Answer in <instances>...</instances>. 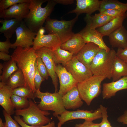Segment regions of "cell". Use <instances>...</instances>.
I'll return each mask as SVG.
<instances>
[{
    "label": "cell",
    "instance_id": "19",
    "mask_svg": "<svg viewBox=\"0 0 127 127\" xmlns=\"http://www.w3.org/2000/svg\"><path fill=\"white\" fill-rule=\"evenodd\" d=\"M101 0H76V7L67 14L75 13L77 15L82 13L91 15L97 11H99Z\"/></svg>",
    "mask_w": 127,
    "mask_h": 127
},
{
    "label": "cell",
    "instance_id": "23",
    "mask_svg": "<svg viewBox=\"0 0 127 127\" xmlns=\"http://www.w3.org/2000/svg\"><path fill=\"white\" fill-rule=\"evenodd\" d=\"M115 17L101 14H95L94 15L86 14L84 20L86 26L90 28L96 29L106 24Z\"/></svg>",
    "mask_w": 127,
    "mask_h": 127
},
{
    "label": "cell",
    "instance_id": "2",
    "mask_svg": "<svg viewBox=\"0 0 127 127\" xmlns=\"http://www.w3.org/2000/svg\"><path fill=\"white\" fill-rule=\"evenodd\" d=\"M57 4L54 0H30V12L24 22L33 32L37 33Z\"/></svg>",
    "mask_w": 127,
    "mask_h": 127
},
{
    "label": "cell",
    "instance_id": "5",
    "mask_svg": "<svg viewBox=\"0 0 127 127\" xmlns=\"http://www.w3.org/2000/svg\"><path fill=\"white\" fill-rule=\"evenodd\" d=\"M79 16L69 21L59 20L48 17L46 20L44 28L48 34L55 35L61 44L70 39L74 34L72 29L77 20Z\"/></svg>",
    "mask_w": 127,
    "mask_h": 127
},
{
    "label": "cell",
    "instance_id": "13",
    "mask_svg": "<svg viewBox=\"0 0 127 127\" xmlns=\"http://www.w3.org/2000/svg\"><path fill=\"white\" fill-rule=\"evenodd\" d=\"M45 31L44 27H43L37 33L33 40L32 47L35 50L45 47L53 51L60 46V41L55 35L50 34L44 35Z\"/></svg>",
    "mask_w": 127,
    "mask_h": 127
},
{
    "label": "cell",
    "instance_id": "8",
    "mask_svg": "<svg viewBox=\"0 0 127 127\" xmlns=\"http://www.w3.org/2000/svg\"><path fill=\"white\" fill-rule=\"evenodd\" d=\"M57 117L63 125L68 121L77 119L93 121L101 118L102 114L99 107L93 112L91 111L79 109L74 111L66 110Z\"/></svg>",
    "mask_w": 127,
    "mask_h": 127
},
{
    "label": "cell",
    "instance_id": "18",
    "mask_svg": "<svg viewBox=\"0 0 127 127\" xmlns=\"http://www.w3.org/2000/svg\"><path fill=\"white\" fill-rule=\"evenodd\" d=\"M13 89L5 83L0 82V105L11 115L15 113V108L11 97Z\"/></svg>",
    "mask_w": 127,
    "mask_h": 127
},
{
    "label": "cell",
    "instance_id": "34",
    "mask_svg": "<svg viewBox=\"0 0 127 127\" xmlns=\"http://www.w3.org/2000/svg\"><path fill=\"white\" fill-rule=\"evenodd\" d=\"M36 62L37 69L40 75L45 79L47 80L49 76L48 73L41 58L38 56Z\"/></svg>",
    "mask_w": 127,
    "mask_h": 127
},
{
    "label": "cell",
    "instance_id": "4",
    "mask_svg": "<svg viewBox=\"0 0 127 127\" xmlns=\"http://www.w3.org/2000/svg\"><path fill=\"white\" fill-rule=\"evenodd\" d=\"M28 100L29 107L24 109L16 110L15 115L22 116L21 119L24 123L31 126H42L50 122L51 119L47 116L50 113L40 109L34 101Z\"/></svg>",
    "mask_w": 127,
    "mask_h": 127
},
{
    "label": "cell",
    "instance_id": "45",
    "mask_svg": "<svg viewBox=\"0 0 127 127\" xmlns=\"http://www.w3.org/2000/svg\"><path fill=\"white\" fill-rule=\"evenodd\" d=\"M56 4H59L64 5L70 4L74 3L73 0H54Z\"/></svg>",
    "mask_w": 127,
    "mask_h": 127
},
{
    "label": "cell",
    "instance_id": "17",
    "mask_svg": "<svg viewBox=\"0 0 127 127\" xmlns=\"http://www.w3.org/2000/svg\"><path fill=\"white\" fill-rule=\"evenodd\" d=\"M127 89V76L119 80L103 84L102 97L104 99H109L115 96L116 92L121 90Z\"/></svg>",
    "mask_w": 127,
    "mask_h": 127
},
{
    "label": "cell",
    "instance_id": "36",
    "mask_svg": "<svg viewBox=\"0 0 127 127\" xmlns=\"http://www.w3.org/2000/svg\"><path fill=\"white\" fill-rule=\"evenodd\" d=\"M99 107L101 111L102 119L101 122L100 123L99 127H107L111 123L108 119L107 108L102 105H100Z\"/></svg>",
    "mask_w": 127,
    "mask_h": 127
},
{
    "label": "cell",
    "instance_id": "39",
    "mask_svg": "<svg viewBox=\"0 0 127 127\" xmlns=\"http://www.w3.org/2000/svg\"><path fill=\"white\" fill-rule=\"evenodd\" d=\"M127 12L119 10L110 9L103 11L99 13L111 17H115L122 15Z\"/></svg>",
    "mask_w": 127,
    "mask_h": 127
},
{
    "label": "cell",
    "instance_id": "42",
    "mask_svg": "<svg viewBox=\"0 0 127 127\" xmlns=\"http://www.w3.org/2000/svg\"><path fill=\"white\" fill-rule=\"evenodd\" d=\"M100 123H94L93 121L85 120L82 123L76 124L74 127H99Z\"/></svg>",
    "mask_w": 127,
    "mask_h": 127
},
{
    "label": "cell",
    "instance_id": "47",
    "mask_svg": "<svg viewBox=\"0 0 127 127\" xmlns=\"http://www.w3.org/2000/svg\"><path fill=\"white\" fill-rule=\"evenodd\" d=\"M62 125L61 123L59 122L57 124V127H61Z\"/></svg>",
    "mask_w": 127,
    "mask_h": 127
},
{
    "label": "cell",
    "instance_id": "41",
    "mask_svg": "<svg viewBox=\"0 0 127 127\" xmlns=\"http://www.w3.org/2000/svg\"><path fill=\"white\" fill-rule=\"evenodd\" d=\"M116 56L127 63V47L124 48H118L116 52Z\"/></svg>",
    "mask_w": 127,
    "mask_h": 127
},
{
    "label": "cell",
    "instance_id": "14",
    "mask_svg": "<svg viewBox=\"0 0 127 127\" xmlns=\"http://www.w3.org/2000/svg\"><path fill=\"white\" fill-rule=\"evenodd\" d=\"M30 0L28 2L14 5L7 9L0 11V18L9 20L15 19L22 21L30 12Z\"/></svg>",
    "mask_w": 127,
    "mask_h": 127
},
{
    "label": "cell",
    "instance_id": "30",
    "mask_svg": "<svg viewBox=\"0 0 127 127\" xmlns=\"http://www.w3.org/2000/svg\"><path fill=\"white\" fill-rule=\"evenodd\" d=\"M3 72L0 76L1 82L6 83L10 76L18 69L17 64L14 60L11 59L3 64Z\"/></svg>",
    "mask_w": 127,
    "mask_h": 127
},
{
    "label": "cell",
    "instance_id": "44",
    "mask_svg": "<svg viewBox=\"0 0 127 127\" xmlns=\"http://www.w3.org/2000/svg\"><path fill=\"white\" fill-rule=\"evenodd\" d=\"M0 59L4 61H7L12 59L11 56L8 54L0 52Z\"/></svg>",
    "mask_w": 127,
    "mask_h": 127
},
{
    "label": "cell",
    "instance_id": "20",
    "mask_svg": "<svg viewBox=\"0 0 127 127\" xmlns=\"http://www.w3.org/2000/svg\"><path fill=\"white\" fill-rule=\"evenodd\" d=\"M62 99L66 110L75 109L81 107L83 103L77 86L73 88L63 96Z\"/></svg>",
    "mask_w": 127,
    "mask_h": 127
},
{
    "label": "cell",
    "instance_id": "40",
    "mask_svg": "<svg viewBox=\"0 0 127 127\" xmlns=\"http://www.w3.org/2000/svg\"><path fill=\"white\" fill-rule=\"evenodd\" d=\"M12 44L10 41L9 38H7L4 41H0V51L8 54L10 48H12Z\"/></svg>",
    "mask_w": 127,
    "mask_h": 127
},
{
    "label": "cell",
    "instance_id": "9",
    "mask_svg": "<svg viewBox=\"0 0 127 127\" xmlns=\"http://www.w3.org/2000/svg\"><path fill=\"white\" fill-rule=\"evenodd\" d=\"M64 67L79 83L93 75L90 69L80 61L74 55L72 59Z\"/></svg>",
    "mask_w": 127,
    "mask_h": 127
},
{
    "label": "cell",
    "instance_id": "24",
    "mask_svg": "<svg viewBox=\"0 0 127 127\" xmlns=\"http://www.w3.org/2000/svg\"><path fill=\"white\" fill-rule=\"evenodd\" d=\"M127 16V12L121 16L115 17L108 23L96 30L103 36H108L112 32L123 25Z\"/></svg>",
    "mask_w": 127,
    "mask_h": 127
},
{
    "label": "cell",
    "instance_id": "6",
    "mask_svg": "<svg viewBox=\"0 0 127 127\" xmlns=\"http://www.w3.org/2000/svg\"><path fill=\"white\" fill-rule=\"evenodd\" d=\"M35 95L36 97L40 99L38 104L39 108L44 111H53V115L55 117H57L66 110L64 105L62 96L58 92H42L38 89L36 90Z\"/></svg>",
    "mask_w": 127,
    "mask_h": 127
},
{
    "label": "cell",
    "instance_id": "1",
    "mask_svg": "<svg viewBox=\"0 0 127 127\" xmlns=\"http://www.w3.org/2000/svg\"><path fill=\"white\" fill-rule=\"evenodd\" d=\"M11 56L12 59L16 62L18 68L22 71L27 87L35 93L36 90L34 78L38 57L35 50L32 47L24 48L18 46L15 49Z\"/></svg>",
    "mask_w": 127,
    "mask_h": 127
},
{
    "label": "cell",
    "instance_id": "32",
    "mask_svg": "<svg viewBox=\"0 0 127 127\" xmlns=\"http://www.w3.org/2000/svg\"><path fill=\"white\" fill-rule=\"evenodd\" d=\"M12 93L20 96L25 98L34 101L36 98L35 93L27 87H18L13 89Z\"/></svg>",
    "mask_w": 127,
    "mask_h": 127
},
{
    "label": "cell",
    "instance_id": "46",
    "mask_svg": "<svg viewBox=\"0 0 127 127\" xmlns=\"http://www.w3.org/2000/svg\"><path fill=\"white\" fill-rule=\"evenodd\" d=\"M3 68V64L0 63V75L2 74V73Z\"/></svg>",
    "mask_w": 127,
    "mask_h": 127
},
{
    "label": "cell",
    "instance_id": "37",
    "mask_svg": "<svg viewBox=\"0 0 127 127\" xmlns=\"http://www.w3.org/2000/svg\"><path fill=\"white\" fill-rule=\"evenodd\" d=\"M45 79L41 76L37 69L36 62L34 80L35 87L36 91L38 89L40 90L41 83Z\"/></svg>",
    "mask_w": 127,
    "mask_h": 127
},
{
    "label": "cell",
    "instance_id": "48",
    "mask_svg": "<svg viewBox=\"0 0 127 127\" xmlns=\"http://www.w3.org/2000/svg\"><path fill=\"white\" fill-rule=\"evenodd\" d=\"M107 127H113L111 126V124H110Z\"/></svg>",
    "mask_w": 127,
    "mask_h": 127
},
{
    "label": "cell",
    "instance_id": "15",
    "mask_svg": "<svg viewBox=\"0 0 127 127\" xmlns=\"http://www.w3.org/2000/svg\"><path fill=\"white\" fill-rule=\"evenodd\" d=\"M101 49L95 44L88 42L85 44L75 56L80 61L90 69L93 59Z\"/></svg>",
    "mask_w": 127,
    "mask_h": 127
},
{
    "label": "cell",
    "instance_id": "21",
    "mask_svg": "<svg viewBox=\"0 0 127 127\" xmlns=\"http://www.w3.org/2000/svg\"><path fill=\"white\" fill-rule=\"evenodd\" d=\"M108 37L112 47L124 49L127 47V30L123 25L111 33Z\"/></svg>",
    "mask_w": 127,
    "mask_h": 127
},
{
    "label": "cell",
    "instance_id": "27",
    "mask_svg": "<svg viewBox=\"0 0 127 127\" xmlns=\"http://www.w3.org/2000/svg\"><path fill=\"white\" fill-rule=\"evenodd\" d=\"M6 83L13 89L19 87H27L23 74L19 68L10 76Z\"/></svg>",
    "mask_w": 127,
    "mask_h": 127
},
{
    "label": "cell",
    "instance_id": "29",
    "mask_svg": "<svg viewBox=\"0 0 127 127\" xmlns=\"http://www.w3.org/2000/svg\"><path fill=\"white\" fill-rule=\"evenodd\" d=\"M118 10L127 11V3H123L116 0H103L101 1L99 11V13L108 9Z\"/></svg>",
    "mask_w": 127,
    "mask_h": 127
},
{
    "label": "cell",
    "instance_id": "3",
    "mask_svg": "<svg viewBox=\"0 0 127 127\" xmlns=\"http://www.w3.org/2000/svg\"><path fill=\"white\" fill-rule=\"evenodd\" d=\"M116 52L112 49L107 52L101 49L96 55L91 64L90 69L93 75H103L106 78H111L112 69Z\"/></svg>",
    "mask_w": 127,
    "mask_h": 127
},
{
    "label": "cell",
    "instance_id": "16",
    "mask_svg": "<svg viewBox=\"0 0 127 127\" xmlns=\"http://www.w3.org/2000/svg\"><path fill=\"white\" fill-rule=\"evenodd\" d=\"M78 33L82 37L86 43H93L107 52L110 50V48L106 45L103 41V36L96 29H91L86 26Z\"/></svg>",
    "mask_w": 127,
    "mask_h": 127
},
{
    "label": "cell",
    "instance_id": "35",
    "mask_svg": "<svg viewBox=\"0 0 127 127\" xmlns=\"http://www.w3.org/2000/svg\"><path fill=\"white\" fill-rule=\"evenodd\" d=\"M30 0H0V11L8 9L16 4L28 2Z\"/></svg>",
    "mask_w": 127,
    "mask_h": 127
},
{
    "label": "cell",
    "instance_id": "33",
    "mask_svg": "<svg viewBox=\"0 0 127 127\" xmlns=\"http://www.w3.org/2000/svg\"><path fill=\"white\" fill-rule=\"evenodd\" d=\"M3 113L4 117L5 122L3 123L2 119L0 118V127H21L18 123L12 117L4 110Z\"/></svg>",
    "mask_w": 127,
    "mask_h": 127
},
{
    "label": "cell",
    "instance_id": "43",
    "mask_svg": "<svg viewBox=\"0 0 127 127\" xmlns=\"http://www.w3.org/2000/svg\"><path fill=\"white\" fill-rule=\"evenodd\" d=\"M117 120L119 122L123 123V124L127 125V110L123 115L118 118Z\"/></svg>",
    "mask_w": 127,
    "mask_h": 127
},
{
    "label": "cell",
    "instance_id": "31",
    "mask_svg": "<svg viewBox=\"0 0 127 127\" xmlns=\"http://www.w3.org/2000/svg\"><path fill=\"white\" fill-rule=\"evenodd\" d=\"M11 100L16 110L27 108L29 105V100L25 98L13 94L11 96Z\"/></svg>",
    "mask_w": 127,
    "mask_h": 127
},
{
    "label": "cell",
    "instance_id": "12",
    "mask_svg": "<svg viewBox=\"0 0 127 127\" xmlns=\"http://www.w3.org/2000/svg\"><path fill=\"white\" fill-rule=\"evenodd\" d=\"M55 71L60 84L58 92L62 97L75 87L78 83L64 67L60 64L56 65Z\"/></svg>",
    "mask_w": 127,
    "mask_h": 127
},
{
    "label": "cell",
    "instance_id": "11",
    "mask_svg": "<svg viewBox=\"0 0 127 127\" xmlns=\"http://www.w3.org/2000/svg\"><path fill=\"white\" fill-rule=\"evenodd\" d=\"M35 52L37 56L41 58L45 64L55 87V92H57L58 80L55 71L56 65L54 58L53 51L49 48L44 47L36 50Z\"/></svg>",
    "mask_w": 127,
    "mask_h": 127
},
{
    "label": "cell",
    "instance_id": "22",
    "mask_svg": "<svg viewBox=\"0 0 127 127\" xmlns=\"http://www.w3.org/2000/svg\"><path fill=\"white\" fill-rule=\"evenodd\" d=\"M85 44L82 37L77 33H74L70 39L61 44L60 47L63 49L76 55Z\"/></svg>",
    "mask_w": 127,
    "mask_h": 127
},
{
    "label": "cell",
    "instance_id": "28",
    "mask_svg": "<svg viewBox=\"0 0 127 127\" xmlns=\"http://www.w3.org/2000/svg\"><path fill=\"white\" fill-rule=\"evenodd\" d=\"M53 52L56 64L61 63L64 66L72 59L74 55L72 53L62 49L60 46Z\"/></svg>",
    "mask_w": 127,
    "mask_h": 127
},
{
    "label": "cell",
    "instance_id": "25",
    "mask_svg": "<svg viewBox=\"0 0 127 127\" xmlns=\"http://www.w3.org/2000/svg\"><path fill=\"white\" fill-rule=\"evenodd\" d=\"M22 21L15 19H0V23L2 24L0 28V34L3 33L6 38H11Z\"/></svg>",
    "mask_w": 127,
    "mask_h": 127
},
{
    "label": "cell",
    "instance_id": "10",
    "mask_svg": "<svg viewBox=\"0 0 127 127\" xmlns=\"http://www.w3.org/2000/svg\"><path fill=\"white\" fill-rule=\"evenodd\" d=\"M16 39L12 45V48L15 49L20 46L24 48H29L33 46L34 39L37 33L29 29L22 20L15 32Z\"/></svg>",
    "mask_w": 127,
    "mask_h": 127
},
{
    "label": "cell",
    "instance_id": "7",
    "mask_svg": "<svg viewBox=\"0 0 127 127\" xmlns=\"http://www.w3.org/2000/svg\"><path fill=\"white\" fill-rule=\"evenodd\" d=\"M106 77L103 76L93 75L90 78L78 83L77 87L81 98L87 105L97 97L101 92V84Z\"/></svg>",
    "mask_w": 127,
    "mask_h": 127
},
{
    "label": "cell",
    "instance_id": "38",
    "mask_svg": "<svg viewBox=\"0 0 127 127\" xmlns=\"http://www.w3.org/2000/svg\"><path fill=\"white\" fill-rule=\"evenodd\" d=\"M14 120H16L21 127H55V123L53 121L48 124L42 126H34L28 125L23 121L20 116L15 115L14 117Z\"/></svg>",
    "mask_w": 127,
    "mask_h": 127
},
{
    "label": "cell",
    "instance_id": "26",
    "mask_svg": "<svg viewBox=\"0 0 127 127\" xmlns=\"http://www.w3.org/2000/svg\"><path fill=\"white\" fill-rule=\"evenodd\" d=\"M127 76V63L116 56L112 69V81H117L122 77Z\"/></svg>",
    "mask_w": 127,
    "mask_h": 127
}]
</instances>
